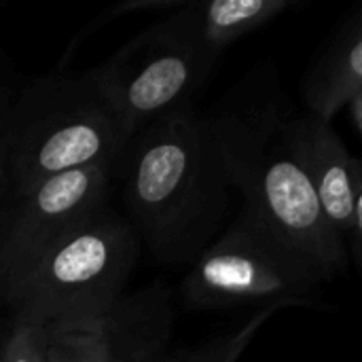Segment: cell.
<instances>
[{"label":"cell","mask_w":362,"mask_h":362,"mask_svg":"<svg viewBox=\"0 0 362 362\" xmlns=\"http://www.w3.org/2000/svg\"><path fill=\"white\" fill-rule=\"evenodd\" d=\"M297 106L274 66H257L204 112L208 134L246 214L303 259L322 282L350 257L327 225L295 140Z\"/></svg>","instance_id":"cell-1"},{"label":"cell","mask_w":362,"mask_h":362,"mask_svg":"<svg viewBox=\"0 0 362 362\" xmlns=\"http://www.w3.org/2000/svg\"><path fill=\"white\" fill-rule=\"evenodd\" d=\"M115 176L127 223L159 261L193 263L218 238L233 187L195 104L132 134Z\"/></svg>","instance_id":"cell-2"},{"label":"cell","mask_w":362,"mask_h":362,"mask_svg":"<svg viewBox=\"0 0 362 362\" xmlns=\"http://www.w3.org/2000/svg\"><path fill=\"white\" fill-rule=\"evenodd\" d=\"M127 140L93 70L38 76L11 98L2 136V199L62 172L115 168Z\"/></svg>","instance_id":"cell-3"},{"label":"cell","mask_w":362,"mask_h":362,"mask_svg":"<svg viewBox=\"0 0 362 362\" xmlns=\"http://www.w3.org/2000/svg\"><path fill=\"white\" fill-rule=\"evenodd\" d=\"M138 252L134 227L106 208L0 280V299L40 325L98 320L123 297Z\"/></svg>","instance_id":"cell-4"},{"label":"cell","mask_w":362,"mask_h":362,"mask_svg":"<svg viewBox=\"0 0 362 362\" xmlns=\"http://www.w3.org/2000/svg\"><path fill=\"white\" fill-rule=\"evenodd\" d=\"M322 278L265 229L240 214L193 263L182 280L193 310L240 305H310Z\"/></svg>","instance_id":"cell-5"},{"label":"cell","mask_w":362,"mask_h":362,"mask_svg":"<svg viewBox=\"0 0 362 362\" xmlns=\"http://www.w3.org/2000/svg\"><path fill=\"white\" fill-rule=\"evenodd\" d=\"M218 57L163 15L98 68H91L127 134L193 104Z\"/></svg>","instance_id":"cell-6"},{"label":"cell","mask_w":362,"mask_h":362,"mask_svg":"<svg viewBox=\"0 0 362 362\" xmlns=\"http://www.w3.org/2000/svg\"><path fill=\"white\" fill-rule=\"evenodd\" d=\"M115 168L91 165L42 178L0 204V280L49 244L110 208Z\"/></svg>","instance_id":"cell-7"},{"label":"cell","mask_w":362,"mask_h":362,"mask_svg":"<svg viewBox=\"0 0 362 362\" xmlns=\"http://www.w3.org/2000/svg\"><path fill=\"white\" fill-rule=\"evenodd\" d=\"M295 140L320 212L348 257L358 261L362 242V163L331 123L299 112Z\"/></svg>","instance_id":"cell-8"},{"label":"cell","mask_w":362,"mask_h":362,"mask_svg":"<svg viewBox=\"0 0 362 362\" xmlns=\"http://www.w3.org/2000/svg\"><path fill=\"white\" fill-rule=\"evenodd\" d=\"M305 115L331 123L344 108L354 129L362 134V17L344 15L331 38L314 57L303 81Z\"/></svg>","instance_id":"cell-9"},{"label":"cell","mask_w":362,"mask_h":362,"mask_svg":"<svg viewBox=\"0 0 362 362\" xmlns=\"http://www.w3.org/2000/svg\"><path fill=\"white\" fill-rule=\"evenodd\" d=\"M100 333L106 362H163L174 354L172 293L151 284L123 295L102 318Z\"/></svg>","instance_id":"cell-10"},{"label":"cell","mask_w":362,"mask_h":362,"mask_svg":"<svg viewBox=\"0 0 362 362\" xmlns=\"http://www.w3.org/2000/svg\"><path fill=\"white\" fill-rule=\"evenodd\" d=\"M291 6L293 0H208L182 2L165 15L197 47L221 57L227 47L274 21Z\"/></svg>","instance_id":"cell-11"},{"label":"cell","mask_w":362,"mask_h":362,"mask_svg":"<svg viewBox=\"0 0 362 362\" xmlns=\"http://www.w3.org/2000/svg\"><path fill=\"white\" fill-rule=\"evenodd\" d=\"M45 362H106L100 318L49 325Z\"/></svg>","instance_id":"cell-12"},{"label":"cell","mask_w":362,"mask_h":362,"mask_svg":"<svg viewBox=\"0 0 362 362\" xmlns=\"http://www.w3.org/2000/svg\"><path fill=\"white\" fill-rule=\"evenodd\" d=\"M280 310H284V308L272 305V308L257 310L255 316L248 318L240 329H235L231 333L216 335V337L208 339L206 344H202L199 348L189 350L187 362H238L248 350V346L252 344V339L257 337V333L265 327V322Z\"/></svg>","instance_id":"cell-13"},{"label":"cell","mask_w":362,"mask_h":362,"mask_svg":"<svg viewBox=\"0 0 362 362\" xmlns=\"http://www.w3.org/2000/svg\"><path fill=\"white\" fill-rule=\"evenodd\" d=\"M49 325L11 316L0 333V362H45Z\"/></svg>","instance_id":"cell-14"},{"label":"cell","mask_w":362,"mask_h":362,"mask_svg":"<svg viewBox=\"0 0 362 362\" xmlns=\"http://www.w3.org/2000/svg\"><path fill=\"white\" fill-rule=\"evenodd\" d=\"M11 91L4 83H0V202H2V136H4V123L11 106Z\"/></svg>","instance_id":"cell-15"},{"label":"cell","mask_w":362,"mask_h":362,"mask_svg":"<svg viewBox=\"0 0 362 362\" xmlns=\"http://www.w3.org/2000/svg\"><path fill=\"white\" fill-rule=\"evenodd\" d=\"M187 356H189V350H174V354L163 362H187Z\"/></svg>","instance_id":"cell-16"}]
</instances>
